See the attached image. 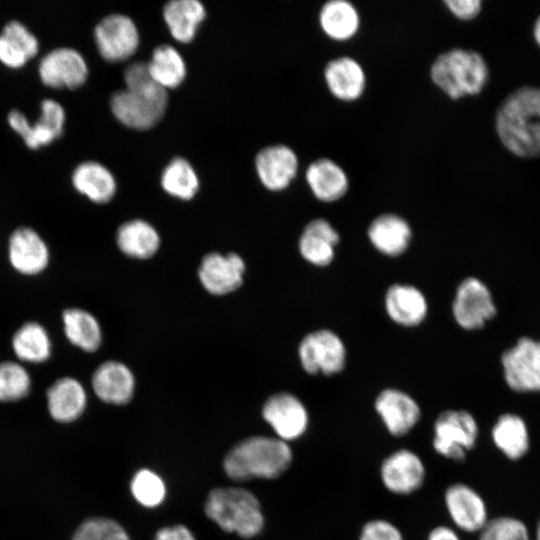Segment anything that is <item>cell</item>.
I'll return each mask as SVG.
<instances>
[{"label":"cell","instance_id":"obj_1","mask_svg":"<svg viewBox=\"0 0 540 540\" xmlns=\"http://www.w3.org/2000/svg\"><path fill=\"white\" fill-rule=\"evenodd\" d=\"M502 144L523 158L540 157V88L524 86L509 94L496 114Z\"/></svg>","mask_w":540,"mask_h":540},{"label":"cell","instance_id":"obj_2","mask_svg":"<svg viewBox=\"0 0 540 540\" xmlns=\"http://www.w3.org/2000/svg\"><path fill=\"white\" fill-rule=\"evenodd\" d=\"M126 88L115 92L110 100L113 115L125 126L145 130L163 116L167 90L158 85L144 64H135L124 73Z\"/></svg>","mask_w":540,"mask_h":540},{"label":"cell","instance_id":"obj_3","mask_svg":"<svg viewBox=\"0 0 540 540\" xmlns=\"http://www.w3.org/2000/svg\"><path fill=\"white\" fill-rule=\"evenodd\" d=\"M293 453L289 444L277 437L253 436L233 446L226 454L223 467L234 480L274 479L291 465Z\"/></svg>","mask_w":540,"mask_h":540},{"label":"cell","instance_id":"obj_4","mask_svg":"<svg viewBox=\"0 0 540 540\" xmlns=\"http://www.w3.org/2000/svg\"><path fill=\"white\" fill-rule=\"evenodd\" d=\"M205 514L222 530L251 538L264 526L260 502L249 490L239 487L213 489L205 502Z\"/></svg>","mask_w":540,"mask_h":540},{"label":"cell","instance_id":"obj_5","mask_svg":"<svg viewBox=\"0 0 540 540\" xmlns=\"http://www.w3.org/2000/svg\"><path fill=\"white\" fill-rule=\"evenodd\" d=\"M430 75L446 95L459 99L481 92L488 79V67L478 52L455 48L434 60Z\"/></svg>","mask_w":540,"mask_h":540},{"label":"cell","instance_id":"obj_6","mask_svg":"<svg viewBox=\"0 0 540 540\" xmlns=\"http://www.w3.org/2000/svg\"><path fill=\"white\" fill-rule=\"evenodd\" d=\"M478 438V425L472 414L465 410H445L433 425L434 451L451 461H464Z\"/></svg>","mask_w":540,"mask_h":540},{"label":"cell","instance_id":"obj_7","mask_svg":"<svg viewBox=\"0 0 540 540\" xmlns=\"http://www.w3.org/2000/svg\"><path fill=\"white\" fill-rule=\"evenodd\" d=\"M7 122L29 149L37 150L50 145L62 136L66 112L58 101L44 99L40 103V115L36 122L31 123L27 116L18 109L9 111Z\"/></svg>","mask_w":540,"mask_h":540},{"label":"cell","instance_id":"obj_8","mask_svg":"<svg viewBox=\"0 0 540 540\" xmlns=\"http://www.w3.org/2000/svg\"><path fill=\"white\" fill-rule=\"evenodd\" d=\"M298 355L303 369L309 374H337L343 370L346 349L341 338L329 329L307 334L300 342Z\"/></svg>","mask_w":540,"mask_h":540},{"label":"cell","instance_id":"obj_9","mask_svg":"<svg viewBox=\"0 0 540 540\" xmlns=\"http://www.w3.org/2000/svg\"><path fill=\"white\" fill-rule=\"evenodd\" d=\"M501 363L507 385L517 392H540V341L520 338L503 352Z\"/></svg>","mask_w":540,"mask_h":540},{"label":"cell","instance_id":"obj_10","mask_svg":"<svg viewBox=\"0 0 540 540\" xmlns=\"http://www.w3.org/2000/svg\"><path fill=\"white\" fill-rule=\"evenodd\" d=\"M38 76L43 85L52 89H76L87 80L89 69L83 55L71 47H58L39 61Z\"/></svg>","mask_w":540,"mask_h":540},{"label":"cell","instance_id":"obj_11","mask_svg":"<svg viewBox=\"0 0 540 540\" xmlns=\"http://www.w3.org/2000/svg\"><path fill=\"white\" fill-rule=\"evenodd\" d=\"M452 313L461 328L466 330L482 328L496 314L490 290L475 277L464 279L457 288Z\"/></svg>","mask_w":540,"mask_h":540},{"label":"cell","instance_id":"obj_12","mask_svg":"<svg viewBox=\"0 0 540 540\" xmlns=\"http://www.w3.org/2000/svg\"><path fill=\"white\" fill-rule=\"evenodd\" d=\"M99 54L109 62H119L133 55L139 45V34L132 19L111 14L101 19L94 29Z\"/></svg>","mask_w":540,"mask_h":540},{"label":"cell","instance_id":"obj_13","mask_svg":"<svg viewBox=\"0 0 540 540\" xmlns=\"http://www.w3.org/2000/svg\"><path fill=\"white\" fill-rule=\"evenodd\" d=\"M379 474L386 490L395 495L405 496L422 487L425 482L426 468L416 452L401 448L382 461Z\"/></svg>","mask_w":540,"mask_h":540},{"label":"cell","instance_id":"obj_14","mask_svg":"<svg viewBox=\"0 0 540 540\" xmlns=\"http://www.w3.org/2000/svg\"><path fill=\"white\" fill-rule=\"evenodd\" d=\"M262 415L274 430L276 437L293 441L302 437L309 425V415L305 405L295 395L280 392L267 399Z\"/></svg>","mask_w":540,"mask_h":540},{"label":"cell","instance_id":"obj_15","mask_svg":"<svg viewBox=\"0 0 540 540\" xmlns=\"http://www.w3.org/2000/svg\"><path fill=\"white\" fill-rule=\"evenodd\" d=\"M375 410L386 430L394 437L410 433L421 418L417 401L408 393L395 388L384 389L378 394Z\"/></svg>","mask_w":540,"mask_h":540},{"label":"cell","instance_id":"obj_16","mask_svg":"<svg viewBox=\"0 0 540 540\" xmlns=\"http://www.w3.org/2000/svg\"><path fill=\"white\" fill-rule=\"evenodd\" d=\"M11 266L20 274L34 276L49 264V248L41 235L31 227L16 228L8 241Z\"/></svg>","mask_w":540,"mask_h":540},{"label":"cell","instance_id":"obj_17","mask_svg":"<svg viewBox=\"0 0 540 540\" xmlns=\"http://www.w3.org/2000/svg\"><path fill=\"white\" fill-rule=\"evenodd\" d=\"M444 504L451 521L462 531H481L488 522L482 497L464 483H454L446 488Z\"/></svg>","mask_w":540,"mask_h":540},{"label":"cell","instance_id":"obj_18","mask_svg":"<svg viewBox=\"0 0 540 540\" xmlns=\"http://www.w3.org/2000/svg\"><path fill=\"white\" fill-rule=\"evenodd\" d=\"M244 272L245 263L238 254L210 253L202 259L198 275L208 292L224 295L242 284Z\"/></svg>","mask_w":540,"mask_h":540},{"label":"cell","instance_id":"obj_19","mask_svg":"<svg viewBox=\"0 0 540 540\" xmlns=\"http://www.w3.org/2000/svg\"><path fill=\"white\" fill-rule=\"evenodd\" d=\"M256 171L262 184L269 190L280 191L288 187L298 169L294 151L286 145H272L256 156Z\"/></svg>","mask_w":540,"mask_h":540},{"label":"cell","instance_id":"obj_20","mask_svg":"<svg viewBox=\"0 0 540 540\" xmlns=\"http://www.w3.org/2000/svg\"><path fill=\"white\" fill-rule=\"evenodd\" d=\"M92 388L105 403L123 405L134 393L135 380L130 369L118 361H106L92 375Z\"/></svg>","mask_w":540,"mask_h":540},{"label":"cell","instance_id":"obj_21","mask_svg":"<svg viewBox=\"0 0 540 540\" xmlns=\"http://www.w3.org/2000/svg\"><path fill=\"white\" fill-rule=\"evenodd\" d=\"M50 416L59 423L77 420L87 405V394L82 383L73 377H61L46 392Z\"/></svg>","mask_w":540,"mask_h":540},{"label":"cell","instance_id":"obj_22","mask_svg":"<svg viewBox=\"0 0 540 540\" xmlns=\"http://www.w3.org/2000/svg\"><path fill=\"white\" fill-rule=\"evenodd\" d=\"M385 309L392 321L413 327L425 319L428 304L424 294L415 286L394 284L385 294Z\"/></svg>","mask_w":540,"mask_h":540},{"label":"cell","instance_id":"obj_23","mask_svg":"<svg viewBox=\"0 0 540 540\" xmlns=\"http://www.w3.org/2000/svg\"><path fill=\"white\" fill-rule=\"evenodd\" d=\"M339 240L336 229L327 220L317 218L305 226L299 238V251L309 263L327 266L334 259Z\"/></svg>","mask_w":540,"mask_h":540},{"label":"cell","instance_id":"obj_24","mask_svg":"<svg viewBox=\"0 0 540 540\" xmlns=\"http://www.w3.org/2000/svg\"><path fill=\"white\" fill-rule=\"evenodd\" d=\"M324 77L330 92L343 101L358 99L365 89L364 70L351 57L342 56L329 61L324 69Z\"/></svg>","mask_w":540,"mask_h":540},{"label":"cell","instance_id":"obj_25","mask_svg":"<svg viewBox=\"0 0 540 540\" xmlns=\"http://www.w3.org/2000/svg\"><path fill=\"white\" fill-rule=\"evenodd\" d=\"M73 188L97 204L109 202L116 192V181L111 171L97 161L79 163L71 174Z\"/></svg>","mask_w":540,"mask_h":540},{"label":"cell","instance_id":"obj_26","mask_svg":"<svg viewBox=\"0 0 540 540\" xmlns=\"http://www.w3.org/2000/svg\"><path fill=\"white\" fill-rule=\"evenodd\" d=\"M412 231L402 217L386 213L376 217L369 225L368 237L372 245L382 254L399 256L406 251Z\"/></svg>","mask_w":540,"mask_h":540},{"label":"cell","instance_id":"obj_27","mask_svg":"<svg viewBox=\"0 0 540 540\" xmlns=\"http://www.w3.org/2000/svg\"><path fill=\"white\" fill-rule=\"evenodd\" d=\"M306 181L314 196L324 202L342 198L349 185L345 171L328 158L317 159L308 166Z\"/></svg>","mask_w":540,"mask_h":540},{"label":"cell","instance_id":"obj_28","mask_svg":"<svg viewBox=\"0 0 540 540\" xmlns=\"http://www.w3.org/2000/svg\"><path fill=\"white\" fill-rule=\"evenodd\" d=\"M11 346L15 356L26 363H43L52 353V342L47 330L34 321L24 323L16 330Z\"/></svg>","mask_w":540,"mask_h":540},{"label":"cell","instance_id":"obj_29","mask_svg":"<svg viewBox=\"0 0 540 540\" xmlns=\"http://www.w3.org/2000/svg\"><path fill=\"white\" fill-rule=\"evenodd\" d=\"M205 15L203 4L197 0H172L163 9V17L171 35L182 43L194 38Z\"/></svg>","mask_w":540,"mask_h":540},{"label":"cell","instance_id":"obj_30","mask_svg":"<svg viewBox=\"0 0 540 540\" xmlns=\"http://www.w3.org/2000/svg\"><path fill=\"white\" fill-rule=\"evenodd\" d=\"M116 241L124 254L139 259L152 257L160 245L154 227L139 219L123 223L117 230Z\"/></svg>","mask_w":540,"mask_h":540},{"label":"cell","instance_id":"obj_31","mask_svg":"<svg viewBox=\"0 0 540 540\" xmlns=\"http://www.w3.org/2000/svg\"><path fill=\"white\" fill-rule=\"evenodd\" d=\"M62 322L67 339L79 349L94 352L101 345V327L90 312L81 308H68L62 313Z\"/></svg>","mask_w":540,"mask_h":540},{"label":"cell","instance_id":"obj_32","mask_svg":"<svg viewBox=\"0 0 540 540\" xmlns=\"http://www.w3.org/2000/svg\"><path fill=\"white\" fill-rule=\"evenodd\" d=\"M319 22L328 37L344 41L356 34L360 19L356 8L350 2L332 0L322 6Z\"/></svg>","mask_w":540,"mask_h":540},{"label":"cell","instance_id":"obj_33","mask_svg":"<svg viewBox=\"0 0 540 540\" xmlns=\"http://www.w3.org/2000/svg\"><path fill=\"white\" fill-rule=\"evenodd\" d=\"M496 447L511 460L524 456L529 449V436L523 419L514 414L501 415L492 428Z\"/></svg>","mask_w":540,"mask_h":540},{"label":"cell","instance_id":"obj_34","mask_svg":"<svg viewBox=\"0 0 540 540\" xmlns=\"http://www.w3.org/2000/svg\"><path fill=\"white\" fill-rule=\"evenodd\" d=\"M147 67L153 80L166 90L180 85L186 76L184 59L171 45L157 46Z\"/></svg>","mask_w":540,"mask_h":540},{"label":"cell","instance_id":"obj_35","mask_svg":"<svg viewBox=\"0 0 540 540\" xmlns=\"http://www.w3.org/2000/svg\"><path fill=\"white\" fill-rule=\"evenodd\" d=\"M161 185L168 194L189 200L197 193L199 180L190 163L184 158L176 157L163 170Z\"/></svg>","mask_w":540,"mask_h":540},{"label":"cell","instance_id":"obj_36","mask_svg":"<svg viewBox=\"0 0 540 540\" xmlns=\"http://www.w3.org/2000/svg\"><path fill=\"white\" fill-rule=\"evenodd\" d=\"M32 381L28 371L15 361L0 362V402H17L27 397Z\"/></svg>","mask_w":540,"mask_h":540},{"label":"cell","instance_id":"obj_37","mask_svg":"<svg viewBox=\"0 0 540 540\" xmlns=\"http://www.w3.org/2000/svg\"><path fill=\"white\" fill-rule=\"evenodd\" d=\"M130 488L135 500L148 508L160 505L166 494L161 477L148 469H141L134 474Z\"/></svg>","mask_w":540,"mask_h":540},{"label":"cell","instance_id":"obj_38","mask_svg":"<svg viewBox=\"0 0 540 540\" xmlns=\"http://www.w3.org/2000/svg\"><path fill=\"white\" fill-rule=\"evenodd\" d=\"M71 540H130L125 529L115 520L92 517L83 521Z\"/></svg>","mask_w":540,"mask_h":540},{"label":"cell","instance_id":"obj_39","mask_svg":"<svg viewBox=\"0 0 540 540\" xmlns=\"http://www.w3.org/2000/svg\"><path fill=\"white\" fill-rule=\"evenodd\" d=\"M479 540H529L523 522L510 517L489 520L480 531Z\"/></svg>","mask_w":540,"mask_h":540},{"label":"cell","instance_id":"obj_40","mask_svg":"<svg viewBox=\"0 0 540 540\" xmlns=\"http://www.w3.org/2000/svg\"><path fill=\"white\" fill-rule=\"evenodd\" d=\"M0 33L15 43L29 60L38 54L39 40L22 22L11 20L3 26Z\"/></svg>","mask_w":540,"mask_h":540},{"label":"cell","instance_id":"obj_41","mask_svg":"<svg viewBox=\"0 0 540 540\" xmlns=\"http://www.w3.org/2000/svg\"><path fill=\"white\" fill-rule=\"evenodd\" d=\"M358 540H404L401 530L386 519H372L361 528Z\"/></svg>","mask_w":540,"mask_h":540},{"label":"cell","instance_id":"obj_42","mask_svg":"<svg viewBox=\"0 0 540 540\" xmlns=\"http://www.w3.org/2000/svg\"><path fill=\"white\" fill-rule=\"evenodd\" d=\"M29 61L27 55L10 39L0 33V63L10 69H21Z\"/></svg>","mask_w":540,"mask_h":540},{"label":"cell","instance_id":"obj_43","mask_svg":"<svg viewBox=\"0 0 540 540\" xmlns=\"http://www.w3.org/2000/svg\"><path fill=\"white\" fill-rule=\"evenodd\" d=\"M445 4L454 16L462 20L476 17L481 10L479 0H446Z\"/></svg>","mask_w":540,"mask_h":540},{"label":"cell","instance_id":"obj_44","mask_svg":"<svg viewBox=\"0 0 540 540\" xmlns=\"http://www.w3.org/2000/svg\"><path fill=\"white\" fill-rule=\"evenodd\" d=\"M154 540H196L192 532L184 525L161 528Z\"/></svg>","mask_w":540,"mask_h":540},{"label":"cell","instance_id":"obj_45","mask_svg":"<svg viewBox=\"0 0 540 540\" xmlns=\"http://www.w3.org/2000/svg\"><path fill=\"white\" fill-rule=\"evenodd\" d=\"M426 540H460V538L454 529L439 525L431 529Z\"/></svg>","mask_w":540,"mask_h":540},{"label":"cell","instance_id":"obj_46","mask_svg":"<svg viewBox=\"0 0 540 540\" xmlns=\"http://www.w3.org/2000/svg\"><path fill=\"white\" fill-rule=\"evenodd\" d=\"M533 35H534L536 43L540 47V16L535 21L534 28H533Z\"/></svg>","mask_w":540,"mask_h":540},{"label":"cell","instance_id":"obj_47","mask_svg":"<svg viewBox=\"0 0 540 540\" xmlns=\"http://www.w3.org/2000/svg\"><path fill=\"white\" fill-rule=\"evenodd\" d=\"M536 540H540V521H539L538 526H537V536H536Z\"/></svg>","mask_w":540,"mask_h":540}]
</instances>
